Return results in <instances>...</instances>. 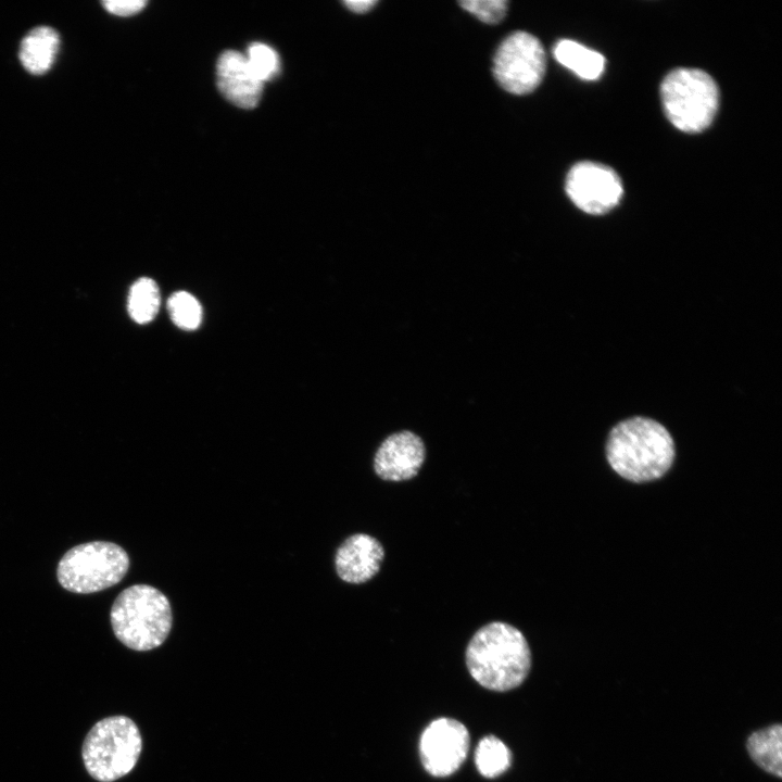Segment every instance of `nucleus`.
I'll return each instance as SVG.
<instances>
[{
	"label": "nucleus",
	"mask_w": 782,
	"mask_h": 782,
	"mask_svg": "<svg viewBox=\"0 0 782 782\" xmlns=\"http://www.w3.org/2000/svg\"><path fill=\"white\" fill-rule=\"evenodd\" d=\"M173 622L167 597L156 588L135 584L122 591L111 608L115 636L134 651H150L167 638Z\"/></svg>",
	"instance_id": "7ed1b4c3"
},
{
	"label": "nucleus",
	"mask_w": 782,
	"mask_h": 782,
	"mask_svg": "<svg viewBox=\"0 0 782 782\" xmlns=\"http://www.w3.org/2000/svg\"><path fill=\"white\" fill-rule=\"evenodd\" d=\"M60 46V34L53 27L36 26L21 40L18 59L26 72L41 76L53 66Z\"/></svg>",
	"instance_id": "ddd939ff"
},
{
	"label": "nucleus",
	"mask_w": 782,
	"mask_h": 782,
	"mask_svg": "<svg viewBox=\"0 0 782 782\" xmlns=\"http://www.w3.org/2000/svg\"><path fill=\"white\" fill-rule=\"evenodd\" d=\"M141 748L137 724L126 716H111L90 729L83 743L81 757L94 780L113 782L134 769Z\"/></svg>",
	"instance_id": "20e7f679"
},
{
	"label": "nucleus",
	"mask_w": 782,
	"mask_h": 782,
	"mask_svg": "<svg viewBox=\"0 0 782 782\" xmlns=\"http://www.w3.org/2000/svg\"><path fill=\"white\" fill-rule=\"evenodd\" d=\"M160 303L159 287L151 278H140L130 287L127 307L136 323L151 321L159 312Z\"/></svg>",
	"instance_id": "f3484780"
},
{
	"label": "nucleus",
	"mask_w": 782,
	"mask_h": 782,
	"mask_svg": "<svg viewBox=\"0 0 782 782\" xmlns=\"http://www.w3.org/2000/svg\"><path fill=\"white\" fill-rule=\"evenodd\" d=\"M383 557V546L376 538L367 533H355L338 547L335 567L341 580L361 584L378 573Z\"/></svg>",
	"instance_id": "9b49d317"
},
{
	"label": "nucleus",
	"mask_w": 782,
	"mask_h": 782,
	"mask_svg": "<svg viewBox=\"0 0 782 782\" xmlns=\"http://www.w3.org/2000/svg\"><path fill=\"white\" fill-rule=\"evenodd\" d=\"M129 568V557L119 545L93 541L74 546L61 558L60 584L74 593H93L119 582Z\"/></svg>",
	"instance_id": "423d86ee"
},
{
	"label": "nucleus",
	"mask_w": 782,
	"mask_h": 782,
	"mask_svg": "<svg viewBox=\"0 0 782 782\" xmlns=\"http://www.w3.org/2000/svg\"><path fill=\"white\" fill-rule=\"evenodd\" d=\"M553 54L558 63L586 80L597 79L604 71L605 59L601 53L570 39L559 40Z\"/></svg>",
	"instance_id": "2eb2a0df"
},
{
	"label": "nucleus",
	"mask_w": 782,
	"mask_h": 782,
	"mask_svg": "<svg viewBox=\"0 0 782 782\" xmlns=\"http://www.w3.org/2000/svg\"><path fill=\"white\" fill-rule=\"evenodd\" d=\"M458 3L464 10L488 24L499 23L507 11L505 0H465Z\"/></svg>",
	"instance_id": "aec40b11"
},
{
	"label": "nucleus",
	"mask_w": 782,
	"mask_h": 782,
	"mask_svg": "<svg viewBox=\"0 0 782 782\" xmlns=\"http://www.w3.org/2000/svg\"><path fill=\"white\" fill-rule=\"evenodd\" d=\"M605 452L614 471L635 483L661 478L676 457L674 441L666 427L643 416L630 417L614 426Z\"/></svg>",
	"instance_id": "f257e3e1"
},
{
	"label": "nucleus",
	"mask_w": 782,
	"mask_h": 782,
	"mask_svg": "<svg viewBox=\"0 0 782 782\" xmlns=\"http://www.w3.org/2000/svg\"><path fill=\"white\" fill-rule=\"evenodd\" d=\"M566 192L581 211L602 215L614 209L622 195V184L610 167L595 162H580L566 178Z\"/></svg>",
	"instance_id": "1a4fd4ad"
},
{
	"label": "nucleus",
	"mask_w": 782,
	"mask_h": 782,
	"mask_svg": "<svg viewBox=\"0 0 782 782\" xmlns=\"http://www.w3.org/2000/svg\"><path fill=\"white\" fill-rule=\"evenodd\" d=\"M426 458L420 437L404 430L387 437L376 451L374 470L386 481H405L417 476Z\"/></svg>",
	"instance_id": "9d476101"
},
{
	"label": "nucleus",
	"mask_w": 782,
	"mask_h": 782,
	"mask_svg": "<svg viewBox=\"0 0 782 782\" xmlns=\"http://www.w3.org/2000/svg\"><path fill=\"white\" fill-rule=\"evenodd\" d=\"M245 58L252 72L263 83L273 78L279 70L277 53L264 43L251 45Z\"/></svg>",
	"instance_id": "6ab92c4d"
},
{
	"label": "nucleus",
	"mask_w": 782,
	"mask_h": 782,
	"mask_svg": "<svg viewBox=\"0 0 782 782\" xmlns=\"http://www.w3.org/2000/svg\"><path fill=\"white\" fill-rule=\"evenodd\" d=\"M546 67L540 40L526 31L507 36L493 59V74L499 85L514 94L532 92L542 81Z\"/></svg>",
	"instance_id": "0eeeda50"
},
{
	"label": "nucleus",
	"mask_w": 782,
	"mask_h": 782,
	"mask_svg": "<svg viewBox=\"0 0 782 782\" xmlns=\"http://www.w3.org/2000/svg\"><path fill=\"white\" fill-rule=\"evenodd\" d=\"M465 659L475 681L496 692L519 686L531 668L527 639L516 627L503 621L478 629L466 647Z\"/></svg>",
	"instance_id": "f03ea898"
},
{
	"label": "nucleus",
	"mask_w": 782,
	"mask_h": 782,
	"mask_svg": "<svg viewBox=\"0 0 782 782\" xmlns=\"http://www.w3.org/2000/svg\"><path fill=\"white\" fill-rule=\"evenodd\" d=\"M346 8L355 13H365L377 4L376 0H349L344 1Z\"/></svg>",
	"instance_id": "4be33fe9"
},
{
	"label": "nucleus",
	"mask_w": 782,
	"mask_h": 782,
	"mask_svg": "<svg viewBox=\"0 0 782 782\" xmlns=\"http://www.w3.org/2000/svg\"><path fill=\"white\" fill-rule=\"evenodd\" d=\"M167 308L172 320L182 329H195L201 323V305L193 295L186 291L173 293L168 299Z\"/></svg>",
	"instance_id": "a211bd4d"
},
{
	"label": "nucleus",
	"mask_w": 782,
	"mask_h": 782,
	"mask_svg": "<svg viewBox=\"0 0 782 782\" xmlns=\"http://www.w3.org/2000/svg\"><path fill=\"white\" fill-rule=\"evenodd\" d=\"M217 86L234 105L253 109L261 100L263 81L252 72L247 58L238 51H224L217 61Z\"/></svg>",
	"instance_id": "f8f14e48"
},
{
	"label": "nucleus",
	"mask_w": 782,
	"mask_h": 782,
	"mask_svg": "<svg viewBox=\"0 0 782 782\" xmlns=\"http://www.w3.org/2000/svg\"><path fill=\"white\" fill-rule=\"evenodd\" d=\"M469 749V733L458 720L438 718L422 731L419 755L425 770L433 777L444 778L456 772Z\"/></svg>",
	"instance_id": "6e6552de"
},
{
	"label": "nucleus",
	"mask_w": 782,
	"mask_h": 782,
	"mask_svg": "<svg viewBox=\"0 0 782 782\" xmlns=\"http://www.w3.org/2000/svg\"><path fill=\"white\" fill-rule=\"evenodd\" d=\"M746 748L754 762L766 772L782 777V727L780 723L754 731Z\"/></svg>",
	"instance_id": "4468645a"
},
{
	"label": "nucleus",
	"mask_w": 782,
	"mask_h": 782,
	"mask_svg": "<svg viewBox=\"0 0 782 782\" xmlns=\"http://www.w3.org/2000/svg\"><path fill=\"white\" fill-rule=\"evenodd\" d=\"M665 113L671 124L685 133H699L712 122L719 104L716 81L697 68H676L660 86Z\"/></svg>",
	"instance_id": "39448f33"
},
{
	"label": "nucleus",
	"mask_w": 782,
	"mask_h": 782,
	"mask_svg": "<svg viewBox=\"0 0 782 782\" xmlns=\"http://www.w3.org/2000/svg\"><path fill=\"white\" fill-rule=\"evenodd\" d=\"M147 4L143 0H105L102 1L104 9L117 16H130L137 14Z\"/></svg>",
	"instance_id": "412c9836"
},
{
	"label": "nucleus",
	"mask_w": 782,
	"mask_h": 782,
	"mask_svg": "<svg viewBox=\"0 0 782 782\" xmlns=\"http://www.w3.org/2000/svg\"><path fill=\"white\" fill-rule=\"evenodd\" d=\"M512 760L510 749L494 735L482 737L475 751L477 770L488 779H494L507 771Z\"/></svg>",
	"instance_id": "dca6fc26"
}]
</instances>
